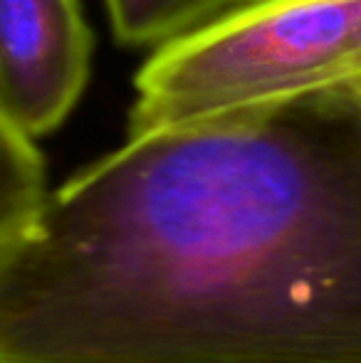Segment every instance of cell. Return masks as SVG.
<instances>
[{
  "instance_id": "8992f818",
  "label": "cell",
  "mask_w": 361,
  "mask_h": 363,
  "mask_svg": "<svg viewBox=\"0 0 361 363\" xmlns=\"http://www.w3.org/2000/svg\"><path fill=\"white\" fill-rule=\"evenodd\" d=\"M352 86H357V89L361 91V77H359V79H354V82H352Z\"/></svg>"
},
{
  "instance_id": "6da1fadb",
  "label": "cell",
  "mask_w": 361,
  "mask_h": 363,
  "mask_svg": "<svg viewBox=\"0 0 361 363\" xmlns=\"http://www.w3.org/2000/svg\"><path fill=\"white\" fill-rule=\"evenodd\" d=\"M0 363H361V91L126 136L0 245Z\"/></svg>"
},
{
  "instance_id": "3957f363",
  "label": "cell",
  "mask_w": 361,
  "mask_h": 363,
  "mask_svg": "<svg viewBox=\"0 0 361 363\" xmlns=\"http://www.w3.org/2000/svg\"><path fill=\"white\" fill-rule=\"evenodd\" d=\"M91 50L77 0H0V111L30 139L55 131L87 86Z\"/></svg>"
},
{
  "instance_id": "5b68a950",
  "label": "cell",
  "mask_w": 361,
  "mask_h": 363,
  "mask_svg": "<svg viewBox=\"0 0 361 363\" xmlns=\"http://www.w3.org/2000/svg\"><path fill=\"white\" fill-rule=\"evenodd\" d=\"M45 196V161L35 139L0 111V245L33 220Z\"/></svg>"
},
{
  "instance_id": "277c9868",
  "label": "cell",
  "mask_w": 361,
  "mask_h": 363,
  "mask_svg": "<svg viewBox=\"0 0 361 363\" xmlns=\"http://www.w3.org/2000/svg\"><path fill=\"white\" fill-rule=\"evenodd\" d=\"M243 3L248 0H104L116 43L154 50Z\"/></svg>"
},
{
  "instance_id": "7a4b0ae2",
  "label": "cell",
  "mask_w": 361,
  "mask_h": 363,
  "mask_svg": "<svg viewBox=\"0 0 361 363\" xmlns=\"http://www.w3.org/2000/svg\"><path fill=\"white\" fill-rule=\"evenodd\" d=\"M361 77V0H248L151 52L126 136L274 104Z\"/></svg>"
}]
</instances>
